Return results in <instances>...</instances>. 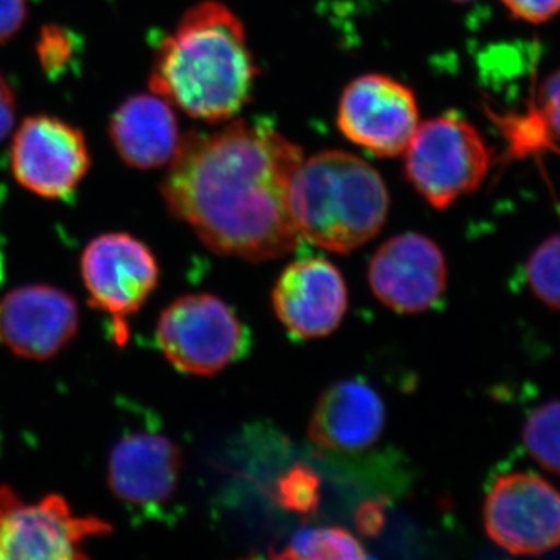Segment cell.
Masks as SVG:
<instances>
[{
  "label": "cell",
  "mask_w": 560,
  "mask_h": 560,
  "mask_svg": "<svg viewBox=\"0 0 560 560\" xmlns=\"http://www.w3.org/2000/svg\"><path fill=\"white\" fill-rule=\"evenodd\" d=\"M304 161L296 143L261 121L191 132L162 180L175 219L213 253L267 261L298 248L290 187Z\"/></svg>",
  "instance_id": "cell-1"
},
{
  "label": "cell",
  "mask_w": 560,
  "mask_h": 560,
  "mask_svg": "<svg viewBox=\"0 0 560 560\" xmlns=\"http://www.w3.org/2000/svg\"><path fill=\"white\" fill-rule=\"evenodd\" d=\"M256 79L242 21L223 3L205 0L162 40L150 86L194 119L219 124L245 108Z\"/></svg>",
  "instance_id": "cell-2"
},
{
  "label": "cell",
  "mask_w": 560,
  "mask_h": 560,
  "mask_svg": "<svg viewBox=\"0 0 560 560\" xmlns=\"http://www.w3.org/2000/svg\"><path fill=\"white\" fill-rule=\"evenodd\" d=\"M301 237L331 253L360 248L388 219L389 194L381 173L348 151H320L301 162L290 187Z\"/></svg>",
  "instance_id": "cell-3"
},
{
  "label": "cell",
  "mask_w": 560,
  "mask_h": 560,
  "mask_svg": "<svg viewBox=\"0 0 560 560\" xmlns=\"http://www.w3.org/2000/svg\"><path fill=\"white\" fill-rule=\"evenodd\" d=\"M405 154V175L433 208L447 209L481 186L490 150L480 131L456 114L419 125Z\"/></svg>",
  "instance_id": "cell-4"
},
{
  "label": "cell",
  "mask_w": 560,
  "mask_h": 560,
  "mask_svg": "<svg viewBox=\"0 0 560 560\" xmlns=\"http://www.w3.org/2000/svg\"><path fill=\"white\" fill-rule=\"evenodd\" d=\"M156 341L179 372L215 375L241 359L248 335L237 313L209 293L184 294L162 311Z\"/></svg>",
  "instance_id": "cell-5"
},
{
  "label": "cell",
  "mask_w": 560,
  "mask_h": 560,
  "mask_svg": "<svg viewBox=\"0 0 560 560\" xmlns=\"http://www.w3.org/2000/svg\"><path fill=\"white\" fill-rule=\"evenodd\" d=\"M81 279L91 307L105 313L117 348L130 340V319L160 282L153 250L125 232L98 235L81 256Z\"/></svg>",
  "instance_id": "cell-6"
},
{
  "label": "cell",
  "mask_w": 560,
  "mask_h": 560,
  "mask_svg": "<svg viewBox=\"0 0 560 560\" xmlns=\"http://www.w3.org/2000/svg\"><path fill=\"white\" fill-rule=\"evenodd\" d=\"M110 533L109 522L73 514L57 493L28 503L10 486H0V560L88 559V541Z\"/></svg>",
  "instance_id": "cell-7"
},
{
  "label": "cell",
  "mask_w": 560,
  "mask_h": 560,
  "mask_svg": "<svg viewBox=\"0 0 560 560\" xmlns=\"http://www.w3.org/2000/svg\"><path fill=\"white\" fill-rule=\"evenodd\" d=\"M342 135L375 156L404 154L419 128L415 92L381 73L350 81L341 94L337 114Z\"/></svg>",
  "instance_id": "cell-8"
},
{
  "label": "cell",
  "mask_w": 560,
  "mask_h": 560,
  "mask_svg": "<svg viewBox=\"0 0 560 560\" xmlns=\"http://www.w3.org/2000/svg\"><path fill=\"white\" fill-rule=\"evenodd\" d=\"M490 539L518 556L541 555L560 545V492L537 475H503L485 503Z\"/></svg>",
  "instance_id": "cell-9"
},
{
  "label": "cell",
  "mask_w": 560,
  "mask_h": 560,
  "mask_svg": "<svg viewBox=\"0 0 560 560\" xmlns=\"http://www.w3.org/2000/svg\"><path fill=\"white\" fill-rule=\"evenodd\" d=\"M86 140L77 128L55 117H28L14 135L11 171L25 189L62 200L90 171Z\"/></svg>",
  "instance_id": "cell-10"
},
{
  "label": "cell",
  "mask_w": 560,
  "mask_h": 560,
  "mask_svg": "<svg viewBox=\"0 0 560 560\" xmlns=\"http://www.w3.org/2000/svg\"><path fill=\"white\" fill-rule=\"evenodd\" d=\"M180 469L183 456L167 434L128 430L110 451L108 486L128 511L153 517L175 495Z\"/></svg>",
  "instance_id": "cell-11"
},
{
  "label": "cell",
  "mask_w": 560,
  "mask_h": 560,
  "mask_svg": "<svg viewBox=\"0 0 560 560\" xmlns=\"http://www.w3.org/2000/svg\"><path fill=\"white\" fill-rule=\"evenodd\" d=\"M370 285L377 300L397 313L434 307L447 285V264L436 242L418 232L394 235L370 264Z\"/></svg>",
  "instance_id": "cell-12"
},
{
  "label": "cell",
  "mask_w": 560,
  "mask_h": 560,
  "mask_svg": "<svg viewBox=\"0 0 560 560\" xmlns=\"http://www.w3.org/2000/svg\"><path fill=\"white\" fill-rule=\"evenodd\" d=\"M77 302L57 287L24 285L0 300V345L21 359H54L75 338Z\"/></svg>",
  "instance_id": "cell-13"
},
{
  "label": "cell",
  "mask_w": 560,
  "mask_h": 560,
  "mask_svg": "<svg viewBox=\"0 0 560 560\" xmlns=\"http://www.w3.org/2000/svg\"><path fill=\"white\" fill-rule=\"evenodd\" d=\"M348 305L341 271L323 257L294 260L272 290L276 315L298 340H315L337 330Z\"/></svg>",
  "instance_id": "cell-14"
},
{
  "label": "cell",
  "mask_w": 560,
  "mask_h": 560,
  "mask_svg": "<svg viewBox=\"0 0 560 560\" xmlns=\"http://www.w3.org/2000/svg\"><path fill=\"white\" fill-rule=\"evenodd\" d=\"M386 408L366 382L334 383L319 397L308 423L313 444L330 452H361L382 436Z\"/></svg>",
  "instance_id": "cell-15"
},
{
  "label": "cell",
  "mask_w": 560,
  "mask_h": 560,
  "mask_svg": "<svg viewBox=\"0 0 560 560\" xmlns=\"http://www.w3.org/2000/svg\"><path fill=\"white\" fill-rule=\"evenodd\" d=\"M109 136L121 160L136 168L171 164L183 140L175 110L158 94L128 98L110 119Z\"/></svg>",
  "instance_id": "cell-16"
},
{
  "label": "cell",
  "mask_w": 560,
  "mask_h": 560,
  "mask_svg": "<svg viewBox=\"0 0 560 560\" xmlns=\"http://www.w3.org/2000/svg\"><path fill=\"white\" fill-rule=\"evenodd\" d=\"M276 559L302 560H337V559H368L370 555L364 551L349 530L338 526L326 528H305L298 530L282 551L275 555Z\"/></svg>",
  "instance_id": "cell-17"
},
{
  "label": "cell",
  "mask_w": 560,
  "mask_h": 560,
  "mask_svg": "<svg viewBox=\"0 0 560 560\" xmlns=\"http://www.w3.org/2000/svg\"><path fill=\"white\" fill-rule=\"evenodd\" d=\"M523 441L545 470L560 475V400L548 401L529 416Z\"/></svg>",
  "instance_id": "cell-18"
},
{
  "label": "cell",
  "mask_w": 560,
  "mask_h": 560,
  "mask_svg": "<svg viewBox=\"0 0 560 560\" xmlns=\"http://www.w3.org/2000/svg\"><path fill=\"white\" fill-rule=\"evenodd\" d=\"M526 278L541 302L560 311V235L548 238L530 254Z\"/></svg>",
  "instance_id": "cell-19"
},
{
  "label": "cell",
  "mask_w": 560,
  "mask_h": 560,
  "mask_svg": "<svg viewBox=\"0 0 560 560\" xmlns=\"http://www.w3.org/2000/svg\"><path fill=\"white\" fill-rule=\"evenodd\" d=\"M279 501L287 510L312 512L319 501V481L307 467L298 466L279 482Z\"/></svg>",
  "instance_id": "cell-20"
},
{
  "label": "cell",
  "mask_w": 560,
  "mask_h": 560,
  "mask_svg": "<svg viewBox=\"0 0 560 560\" xmlns=\"http://www.w3.org/2000/svg\"><path fill=\"white\" fill-rule=\"evenodd\" d=\"M73 54H75V40L65 28L55 27V25L43 28L38 43V57L49 75L61 73L72 60Z\"/></svg>",
  "instance_id": "cell-21"
},
{
  "label": "cell",
  "mask_w": 560,
  "mask_h": 560,
  "mask_svg": "<svg viewBox=\"0 0 560 560\" xmlns=\"http://www.w3.org/2000/svg\"><path fill=\"white\" fill-rule=\"evenodd\" d=\"M539 119L548 135L560 139V70L544 81L539 94Z\"/></svg>",
  "instance_id": "cell-22"
},
{
  "label": "cell",
  "mask_w": 560,
  "mask_h": 560,
  "mask_svg": "<svg viewBox=\"0 0 560 560\" xmlns=\"http://www.w3.org/2000/svg\"><path fill=\"white\" fill-rule=\"evenodd\" d=\"M518 20L541 24L560 13V0H501Z\"/></svg>",
  "instance_id": "cell-23"
},
{
  "label": "cell",
  "mask_w": 560,
  "mask_h": 560,
  "mask_svg": "<svg viewBox=\"0 0 560 560\" xmlns=\"http://www.w3.org/2000/svg\"><path fill=\"white\" fill-rule=\"evenodd\" d=\"M27 16V0H0V44L13 38Z\"/></svg>",
  "instance_id": "cell-24"
},
{
  "label": "cell",
  "mask_w": 560,
  "mask_h": 560,
  "mask_svg": "<svg viewBox=\"0 0 560 560\" xmlns=\"http://www.w3.org/2000/svg\"><path fill=\"white\" fill-rule=\"evenodd\" d=\"M14 113H16V101L13 91L7 80L0 75V140L10 135L14 125Z\"/></svg>",
  "instance_id": "cell-25"
},
{
  "label": "cell",
  "mask_w": 560,
  "mask_h": 560,
  "mask_svg": "<svg viewBox=\"0 0 560 560\" xmlns=\"http://www.w3.org/2000/svg\"><path fill=\"white\" fill-rule=\"evenodd\" d=\"M382 511L375 504H371L370 508H363V511L360 512V529H363L364 533H377L382 528Z\"/></svg>",
  "instance_id": "cell-26"
},
{
  "label": "cell",
  "mask_w": 560,
  "mask_h": 560,
  "mask_svg": "<svg viewBox=\"0 0 560 560\" xmlns=\"http://www.w3.org/2000/svg\"><path fill=\"white\" fill-rule=\"evenodd\" d=\"M3 272H5V261H3L2 248H0V282L3 280Z\"/></svg>",
  "instance_id": "cell-27"
},
{
  "label": "cell",
  "mask_w": 560,
  "mask_h": 560,
  "mask_svg": "<svg viewBox=\"0 0 560 560\" xmlns=\"http://www.w3.org/2000/svg\"><path fill=\"white\" fill-rule=\"evenodd\" d=\"M453 2L466 3L471 2V0H453Z\"/></svg>",
  "instance_id": "cell-28"
}]
</instances>
